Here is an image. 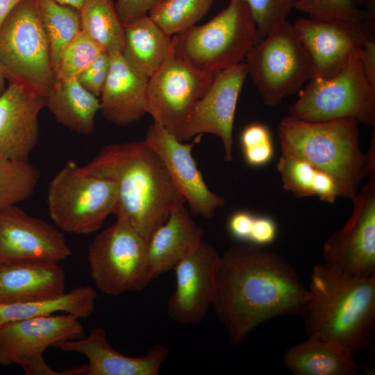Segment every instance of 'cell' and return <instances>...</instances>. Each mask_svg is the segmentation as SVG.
<instances>
[{
    "instance_id": "cell-1",
    "label": "cell",
    "mask_w": 375,
    "mask_h": 375,
    "mask_svg": "<svg viewBox=\"0 0 375 375\" xmlns=\"http://www.w3.org/2000/svg\"><path fill=\"white\" fill-rule=\"evenodd\" d=\"M306 295L307 289L281 255L245 243L220 256L212 306L231 345L265 321L303 314Z\"/></svg>"
},
{
    "instance_id": "cell-2",
    "label": "cell",
    "mask_w": 375,
    "mask_h": 375,
    "mask_svg": "<svg viewBox=\"0 0 375 375\" xmlns=\"http://www.w3.org/2000/svg\"><path fill=\"white\" fill-rule=\"evenodd\" d=\"M83 167L116 183L113 215L147 242L169 212L185 202L164 162L145 140L107 144Z\"/></svg>"
},
{
    "instance_id": "cell-3",
    "label": "cell",
    "mask_w": 375,
    "mask_h": 375,
    "mask_svg": "<svg viewBox=\"0 0 375 375\" xmlns=\"http://www.w3.org/2000/svg\"><path fill=\"white\" fill-rule=\"evenodd\" d=\"M302 315L308 335L323 337L355 354L368 344L374 329L375 276H350L316 265Z\"/></svg>"
},
{
    "instance_id": "cell-4",
    "label": "cell",
    "mask_w": 375,
    "mask_h": 375,
    "mask_svg": "<svg viewBox=\"0 0 375 375\" xmlns=\"http://www.w3.org/2000/svg\"><path fill=\"white\" fill-rule=\"evenodd\" d=\"M359 124L351 119L306 122L285 116L278 126L281 153L328 173L335 181L340 197L352 200L361 181L375 173V135L368 151H362Z\"/></svg>"
},
{
    "instance_id": "cell-5",
    "label": "cell",
    "mask_w": 375,
    "mask_h": 375,
    "mask_svg": "<svg viewBox=\"0 0 375 375\" xmlns=\"http://www.w3.org/2000/svg\"><path fill=\"white\" fill-rule=\"evenodd\" d=\"M0 67L9 84L46 98L55 82L37 0H22L0 26Z\"/></svg>"
},
{
    "instance_id": "cell-6",
    "label": "cell",
    "mask_w": 375,
    "mask_h": 375,
    "mask_svg": "<svg viewBox=\"0 0 375 375\" xmlns=\"http://www.w3.org/2000/svg\"><path fill=\"white\" fill-rule=\"evenodd\" d=\"M117 197L114 181L90 174L68 160L49 184L47 210L62 232L87 235L98 231L113 214Z\"/></svg>"
},
{
    "instance_id": "cell-7",
    "label": "cell",
    "mask_w": 375,
    "mask_h": 375,
    "mask_svg": "<svg viewBox=\"0 0 375 375\" xmlns=\"http://www.w3.org/2000/svg\"><path fill=\"white\" fill-rule=\"evenodd\" d=\"M256 28L246 4L230 0L210 21L172 36L175 53L203 71L217 73L242 62L255 44Z\"/></svg>"
},
{
    "instance_id": "cell-8",
    "label": "cell",
    "mask_w": 375,
    "mask_h": 375,
    "mask_svg": "<svg viewBox=\"0 0 375 375\" xmlns=\"http://www.w3.org/2000/svg\"><path fill=\"white\" fill-rule=\"evenodd\" d=\"M288 112L306 122L351 119L374 126L375 85L366 75L360 53L333 76L311 79Z\"/></svg>"
},
{
    "instance_id": "cell-9",
    "label": "cell",
    "mask_w": 375,
    "mask_h": 375,
    "mask_svg": "<svg viewBox=\"0 0 375 375\" xmlns=\"http://www.w3.org/2000/svg\"><path fill=\"white\" fill-rule=\"evenodd\" d=\"M245 63L248 75L268 106L280 104L315 78L312 62L288 20L251 47Z\"/></svg>"
},
{
    "instance_id": "cell-10",
    "label": "cell",
    "mask_w": 375,
    "mask_h": 375,
    "mask_svg": "<svg viewBox=\"0 0 375 375\" xmlns=\"http://www.w3.org/2000/svg\"><path fill=\"white\" fill-rule=\"evenodd\" d=\"M87 257L92 278L106 294L142 290L152 280L147 242L122 220L95 237Z\"/></svg>"
},
{
    "instance_id": "cell-11",
    "label": "cell",
    "mask_w": 375,
    "mask_h": 375,
    "mask_svg": "<svg viewBox=\"0 0 375 375\" xmlns=\"http://www.w3.org/2000/svg\"><path fill=\"white\" fill-rule=\"evenodd\" d=\"M215 74L178 56L172 43L165 58L148 78L147 114L181 140L192 108L207 91Z\"/></svg>"
},
{
    "instance_id": "cell-12",
    "label": "cell",
    "mask_w": 375,
    "mask_h": 375,
    "mask_svg": "<svg viewBox=\"0 0 375 375\" xmlns=\"http://www.w3.org/2000/svg\"><path fill=\"white\" fill-rule=\"evenodd\" d=\"M84 337L78 318L66 312L9 322L0 328V365H19L26 375H75L74 367L53 370L43 355L58 342Z\"/></svg>"
},
{
    "instance_id": "cell-13",
    "label": "cell",
    "mask_w": 375,
    "mask_h": 375,
    "mask_svg": "<svg viewBox=\"0 0 375 375\" xmlns=\"http://www.w3.org/2000/svg\"><path fill=\"white\" fill-rule=\"evenodd\" d=\"M347 223L324 242L329 269L350 276H375V173L358 191Z\"/></svg>"
},
{
    "instance_id": "cell-14",
    "label": "cell",
    "mask_w": 375,
    "mask_h": 375,
    "mask_svg": "<svg viewBox=\"0 0 375 375\" xmlns=\"http://www.w3.org/2000/svg\"><path fill=\"white\" fill-rule=\"evenodd\" d=\"M72 255L62 232L17 205L0 209V266L59 263Z\"/></svg>"
},
{
    "instance_id": "cell-15",
    "label": "cell",
    "mask_w": 375,
    "mask_h": 375,
    "mask_svg": "<svg viewBox=\"0 0 375 375\" xmlns=\"http://www.w3.org/2000/svg\"><path fill=\"white\" fill-rule=\"evenodd\" d=\"M248 76L245 62L215 73L205 94L196 102L187 120L181 140L210 133L220 138L224 160H233V132L236 106Z\"/></svg>"
},
{
    "instance_id": "cell-16",
    "label": "cell",
    "mask_w": 375,
    "mask_h": 375,
    "mask_svg": "<svg viewBox=\"0 0 375 375\" xmlns=\"http://www.w3.org/2000/svg\"><path fill=\"white\" fill-rule=\"evenodd\" d=\"M220 256L203 240L174 268L176 286L167 304V314L174 322L187 325L203 321L215 300Z\"/></svg>"
},
{
    "instance_id": "cell-17",
    "label": "cell",
    "mask_w": 375,
    "mask_h": 375,
    "mask_svg": "<svg viewBox=\"0 0 375 375\" xmlns=\"http://www.w3.org/2000/svg\"><path fill=\"white\" fill-rule=\"evenodd\" d=\"M145 141L164 162L192 215L210 219L225 206V199L206 185L192 156V147L199 142L198 137L193 142L185 143L153 122L149 126Z\"/></svg>"
},
{
    "instance_id": "cell-18",
    "label": "cell",
    "mask_w": 375,
    "mask_h": 375,
    "mask_svg": "<svg viewBox=\"0 0 375 375\" xmlns=\"http://www.w3.org/2000/svg\"><path fill=\"white\" fill-rule=\"evenodd\" d=\"M293 26L316 78H327L340 71L359 54L365 38L369 37L365 25L342 20L301 18Z\"/></svg>"
},
{
    "instance_id": "cell-19",
    "label": "cell",
    "mask_w": 375,
    "mask_h": 375,
    "mask_svg": "<svg viewBox=\"0 0 375 375\" xmlns=\"http://www.w3.org/2000/svg\"><path fill=\"white\" fill-rule=\"evenodd\" d=\"M46 98L16 84L0 96V155L29 161L39 140V115Z\"/></svg>"
},
{
    "instance_id": "cell-20",
    "label": "cell",
    "mask_w": 375,
    "mask_h": 375,
    "mask_svg": "<svg viewBox=\"0 0 375 375\" xmlns=\"http://www.w3.org/2000/svg\"><path fill=\"white\" fill-rule=\"evenodd\" d=\"M52 347L84 355L88 360L85 375H157L169 354L161 344L141 357L122 354L110 346L101 327H94L81 339L60 341Z\"/></svg>"
},
{
    "instance_id": "cell-21",
    "label": "cell",
    "mask_w": 375,
    "mask_h": 375,
    "mask_svg": "<svg viewBox=\"0 0 375 375\" xmlns=\"http://www.w3.org/2000/svg\"><path fill=\"white\" fill-rule=\"evenodd\" d=\"M110 55L108 76L100 94V111L108 121L126 126L147 114L148 78L134 70L121 52Z\"/></svg>"
},
{
    "instance_id": "cell-22",
    "label": "cell",
    "mask_w": 375,
    "mask_h": 375,
    "mask_svg": "<svg viewBox=\"0 0 375 375\" xmlns=\"http://www.w3.org/2000/svg\"><path fill=\"white\" fill-rule=\"evenodd\" d=\"M204 231L183 206L172 210L147 241V255L152 280L174 269L203 240Z\"/></svg>"
},
{
    "instance_id": "cell-23",
    "label": "cell",
    "mask_w": 375,
    "mask_h": 375,
    "mask_svg": "<svg viewBox=\"0 0 375 375\" xmlns=\"http://www.w3.org/2000/svg\"><path fill=\"white\" fill-rule=\"evenodd\" d=\"M65 272L54 262H21L0 266V304L33 302L65 292Z\"/></svg>"
},
{
    "instance_id": "cell-24",
    "label": "cell",
    "mask_w": 375,
    "mask_h": 375,
    "mask_svg": "<svg viewBox=\"0 0 375 375\" xmlns=\"http://www.w3.org/2000/svg\"><path fill=\"white\" fill-rule=\"evenodd\" d=\"M353 355L331 340L311 335L286 351L284 364L294 375H353L358 372Z\"/></svg>"
},
{
    "instance_id": "cell-25",
    "label": "cell",
    "mask_w": 375,
    "mask_h": 375,
    "mask_svg": "<svg viewBox=\"0 0 375 375\" xmlns=\"http://www.w3.org/2000/svg\"><path fill=\"white\" fill-rule=\"evenodd\" d=\"M46 106L58 123L75 133L88 135L94 131L100 100L76 78L55 79L46 97Z\"/></svg>"
},
{
    "instance_id": "cell-26",
    "label": "cell",
    "mask_w": 375,
    "mask_h": 375,
    "mask_svg": "<svg viewBox=\"0 0 375 375\" xmlns=\"http://www.w3.org/2000/svg\"><path fill=\"white\" fill-rule=\"evenodd\" d=\"M172 39L146 15L124 26L121 53L134 70L149 78L165 58Z\"/></svg>"
},
{
    "instance_id": "cell-27",
    "label": "cell",
    "mask_w": 375,
    "mask_h": 375,
    "mask_svg": "<svg viewBox=\"0 0 375 375\" xmlns=\"http://www.w3.org/2000/svg\"><path fill=\"white\" fill-rule=\"evenodd\" d=\"M96 291L90 286H79L63 294L33 302L0 304V328L17 320L52 315L65 312L88 318L94 311Z\"/></svg>"
},
{
    "instance_id": "cell-28",
    "label": "cell",
    "mask_w": 375,
    "mask_h": 375,
    "mask_svg": "<svg viewBox=\"0 0 375 375\" xmlns=\"http://www.w3.org/2000/svg\"><path fill=\"white\" fill-rule=\"evenodd\" d=\"M37 2L56 76L64 51L81 31L80 12L53 0Z\"/></svg>"
},
{
    "instance_id": "cell-29",
    "label": "cell",
    "mask_w": 375,
    "mask_h": 375,
    "mask_svg": "<svg viewBox=\"0 0 375 375\" xmlns=\"http://www.w3.org/2000/svg\"><path fill=\"white\" fill-rule=\"evenodd\" d=\"M81 31L109 53L122 52L124 26L112 0H86L79 10Z\"/></svg>"
},
{
    "instance_id": "cell-30",
    "label": "cell",
    "mask_w": 375,
    "mask_h": 375,
    "mask_svg": "<svg viewBox=\"0 0 375 375\" xmlns=\"http://www.w3.org/2000/svg\"><path fill=\"white\" fill-rule=\"evenodd\" d=\"M40 172L29 161L0 155V209L28 199L38 183Z\"/></svg>"
},
{
    "instance_id": "cell-31",
    "label": "cell",
    "mask_w": 375,
    "mask_h": 375,
    "mask_svg": "<svg viewBox=\"0 0 375 375\" xmlns=\"http://www.w3.org/2000/svg\"><path fill=\"white\" fill-rule=\"evenodd\" d=\"M212 2V0H162L148 15L172 37L196 25L208 12Z\"/></svg>"
},
{
    "instance_id": "cell-32",
    "label": "cell",
    "mask_w": 375,
    "mask_h": 375,
    "mask_svg": "<svg viewBox=\"0 0 375 375\" xmlns=\"http://www.w3.org/2000/svg\"><path fill=\"white\" fill-rule=\"evenodd\" d=\"M294 8L314 19L351 22L367 28L374 22V12L361 10L356 0H297Z\"/></svg>"
},
{
    "instance_id": "cell-33",
    "label": "cell",
    "mask_w": 375,
    "mask_h": 375,
    "mask_svg": "<svg viewBox=\"0 0 375 375\" xmlns=\"http://www.w3.org/2000/svg\"><path fill=\"white\" fill-rule=\"evenodd\" d=\"M103 51L101 46L81 31L64 51L56 79L77 78Z\"/></svg>"
},
{
    "instance_id": "cell-34",
    "label": "cell",
    "mask_w": 375,
    "mask_h": 375,
    "mask_svg": "<svg viewBox=\"0 0 375 375\" xmlns=\"http://www.w3.org/2000/svg\"><path fill=\"white\" fill-rule=\"evenodd\" d=\"M276 169L285 190L297 198L313 197L312 186L317 168L301 158L281 153Z\"/></svg>"
},
{
    "instance_id": "cell-35",
    "label": "cell",
    "mask_w": 375,
    "mask_h": 375,
    "mask_svg": "<svg viewBox=\"0 0 375 375\" xmlns=\"http://www.w3.org/2000/svg\"><path fill=\"white\" fill-rule=\"evenodd\" d=\"M247 6L256 28L255 44L281 23L287 21L297 0H242Z\"/></svg>"
},
{
    "instance_id": "cell-36",
    "label": "cell",
    "mask_w": 375,
    "mask_h": 375,
    "mask_svg": "<svg viewBox=\"0 0 375 375\" xmlns=\"http://www.w3.org/2000/svg\"><path fill=\"white\" fill-rule=\"evenodd\" d=\"M110 62V53L103 51L77 78L83 88L97 97L105 84Z\"/></svg>"
},
{
    "instance_id": "cell-37",
    "label": "cell",
    "mask_w": 375,
    "mask_h": 375,
    "mask_svg": "<svg viewBox=\"0 0 375 375\" xmlns=\"http://www.w3.org/2000/svg\"><path fill=\"white\" fill-rule=\"evenodd\" d=\"M162 0H115L114 6L124 26L146 15Z\"/></svg>"
},
{
    "instance_id": "cell-38",
    "label": "cell",
    "mask_w": 375,
    "mask_h": 375,
    "mask_svg": "<svg viewBox=\"0 0 375 375\" xmlns=\"http://www.w3.org/2000/svg\"><path fill=\"white\" fill-rule=\"evenodd\" d=\"M278 228L273 218L255 215L248 243L263 247L272 244L276 238Z\"/></svg>"
},
{
    "instance_id": "cell-39",
    "label": "cell",
    "mask_w": 375,
    "mask_h": 375,
    "mask_svg": "<svg viewBox=\"0 0 375 375\" xmlns=\"http://www.w3.org/2000/svg\"><path fill=\"white\" fill-rule=\"evenodd\" d=\"M313 196L317 197L322 201L333 204L340 192L334 178L328 173L317 169L313 186Z\"/></svg>"
},
{
    "instance_id": "cell-40",
    "label": "cell",
    "mask_w": 375,
    "mask_h": 375,
    "mask_svg": "<svg viewBox=\"0 0 375 375\" xmlns=\"http://www.w3.org/2000/svg\"><path fill=\"white\" fill-rule=\"evenodd\" d=\"M255 215L247 210H238L229 217L227 228L235 239L248 243Z\"/></svg>"
},
{
    "instance_id": "cell-41",
    "label": "cell",
    "mask_w": 375,
    "mask_h": 375,
    "mask_svg": "<svg viewBox=\"0 0 375 375\" xmlns=\"http://www.w3.org/2000/svg\"><path fill=\"white\" fill-rule=\"evenodd\" d=\"M242 149L272 142V135L267 126L261 123H252L246 126L241 132Z\"/></svg>"
},
{
    "instance_id": "cell-42",
    "label": "cell",
    "mask_w": 375,
    "mask_h": 375,
    "mask_svg": "<svg viewBox=\"0 0 375 375\" xmlns=\"http://www.w3.org/2000/svg\"><path fill=\"white\" fill-rule=\"evenodd\" d=\"M244 159L251 167H262L268 164L274 154L273 142L242 149Z\"/></svg>"
},
{
    "instance_id": "cell-43",
    "label": "cell",
    "mask_w": 375,
    "mask_h": 375,
    "mask_svg": "<svg viewBox=\"0 0 375 375\" xmlns=\"http://www.w3.org/2000/svg\"><path fill=\"white\" fill-rule=\"evenodd\" d=\"M360 58L370 82L375 85V40L366 36L360 51Z\"/></svg>"
},
{
    "instance_id": "cell-44",
    "label": "cell",
    "mask_w": 375,
    "mask_h": 375,
    "mask_svg": "<svg viewBox=\"0 0 375 375\" xmlns=\"http://www.w3.org/2000/svg\"><path fill=\"white\" fill-rule=\"evenodd\" d=\"M22 0H0V26L10 12Z\"/></svg>"
},
{
    "instance_id": "cell-45",
    "label": "cell",
    "mask_w": 375,
    "mask_h": 375,
    "mask_svg": "<svg viewBox=\"0 0 375 375\" xmlns=\"http://www.w3.org/2000/svg\"><path fill=\"white\" fill-rule=\"evenodd\" d=\"M53 1H54L55 2L59 4L74 8L78 10H80L82 8V7L84 6L86 1V0H53Z\"/></svg>"
},
{
    "instance_id": "cell-46",
    "label": "cell",
    "mask_w": 375,
    "mask_h": 375,
    "mask_svg": "<svg viewBox=\"0 0 375 375\" xmlns=\"http://www.w3.org/2000/svg\"><path fill=\"white\" fill-rule=\"evenodd\" d=\"M358 6H366L367 8H375V0H356Z\"/></svg>"
},
{
    "instance_id": "cell-47",
    "label": "cell",
    "mask_w": 375,
    "mask_h": 375,
    "mask_svg": "<svg viewBox=\"0 0 375 375\" xmlns=\"http://www.w3.org/2000/svg\"><path fill=\"white\" fill-rule=\"evenodd\" d=\"M6 78H5V76L0 67V96L3 93V92L5 91V90L6 89Z\"/></svg>"
},
{
    "instance_id": "cell-48",
    "label": "cell",
    "mask_w": 375,
    "mask_h": 375,
    "mask_svg": "<svg viewBox=\"0 0 375 375\" xmlns=\"http://www.w3.org/2000/svg\"><path fill=\"white\" fill-rule=\"evenodd\" d=\"M112 1H113V0H112Z\"/></svg>"
}]
</instances>
